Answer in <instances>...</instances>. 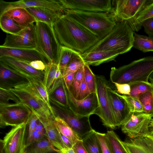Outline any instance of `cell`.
I'll use <instances>...</instances> for the list:
<instances>
[{
	"mask_svg": "<svg viewBox=\"0 0 153 153\" xmlns=\"http://www.w3.org/2000/svg\"><path fill=\"white\" fill-rule=\"evenodd\" d=\"M61 46L82 53L96 44L99 38L64 13L53 25Z\"/></svg>",
	"mask_w": 153,
	"mask_h": 153,
	"instance_id": "cell-1",
	"label": "cell"
},
{
	"mask_svg": "<svg viewBox=\"0 0 153 153\" xmlns=\"http://www.w3.org/2000/svg\"><path fill=\"white\" fill-rule=\"evenodd\" d=\"M64 14L101 39L115 26L117 21L113 15L104 12H94L65 9Z\"/></svg>",
	"mask_w": 153,
	"mask_h": 153,
	"instance_id": "cell-2",
	"label": "cell"
},
{
	"mask_svg": "<svg viewBox=\"0 0 153 153\" xmlns=\"http://www.w3.org/2000/svg\"><path fill=\"white\" fill-rule=\"evenodd\" d=\"M134 32L126 21L117 22L104 37L85 52L94 51H114L120 54L127 53L133 47Z\"/></svg>",
	"mask_w": 153,
	"mask_h": 153,
	"instance_id": "cell-3",
	"label": "cell"
},
{
	"mask_svg": "<svg viewBox=\"0 0 153 153\" xmlns=\"http://www.w3.org/2000/svg\"><path fill=\"white\" fill-rule=\"evenodd\" d=\"M153 72V56L134 60L118 68H111L110 79L113 83H128L136 81L149 82Z\"/></svg>",
	"mask_w": 153,
	"mask_h": 153,
	"instance_id": "cell-4",
	"label": "cell"
},
{
	"mask_svg": "<svg viewBox=\"0 0 153 153\" xmlns=\"http://www.w3.org/2000/svg\"><path fill=\"white\" fill-rule=\"evenodd\" d=\"M8 90L18 98L20 103L27 106L42 121L54 119L43 99L28 81Z\"/></svg>",
	"mask_w": 153,
	"mask_h": 153,
	"instance_id": "cell-5",
	"label": "cell"
},
{
	"mask_svg": "<svg viewBox=\"0 0 153 153\" xmlns=\"http://www.w3.org/2000/svg\"><path fill=\"white\" fill-rule=\"evenodd\" d=\"M35 29L36 49L47 57L50 62L58 64L61 45L55 35L53 26L36 21Z\"/></svg>",
	"mask_w": 153,
	"mask_h": 153,
	"instance_id": "cell-6",
	"label": "cell"
},
{
	"mask_svg": "<svg viewBox=\"0 0 153 153\" xmlns=\"http://www.w3.org/2000/svg\"><path fill=\"white\" fill-rule=\"evenodd\" d=\"M111 14L117 22L126 21L134 32L138 31L142 25L137 19L139 13L153 3V0L114 1Z\"/></svg>",
	"mask_w": 153,
	"mask_h": 153,
	"instance_id": "cell-7",
	"label": "cell"
},
{
	"mask_svg": "<svg viewBox=\"0 0 153 153\" xmlns=\"http://www.w3.org/2000/svg\"><path fill=\"white\" fill-rule=\"evenodd\" d=\"M32 113L27 106L21 103H0V126L15 127L28 123Z\"/></svg>",
	"mask_w": 153,
	"mask_h": 153,
	"instance_id": "cell-8",
	"label": "cell"
},
{
	"mask_svg": "<svg viewBox=\"0 0 153 153\" xmlns=\"http://www.w3.org/2000/svg\"><path fill=\"white\" fill-rule=\"evenodd\" d=\"M96 92L98 107L94 114L101 119L103 125L114 129L116 127L107 93V81L102 75H95Z\"/></svg>",
	"mask_w": 153,
	"mask_h": 153,
	"instance_id": "cell-9",
	"label": "cell"
},
{
	"mask_svg": "<svg viewBox=\"0 0 153 153\" xmlns=\"http://www.w3.org/2000/svg\"><path fill=\"white\" fill-rule=\"evenodd\" d=\"M153 117L152 114L131 112L121 126L122 131L131 139L149 136V125Z\"/></svg>",
	"mask_w": 153,
	"mask_h": 153,
	"instance_id": "cell-10",
	"label": "cell"
},
{
	"mask_svg": "<svg viewBox=\"0 0 153 153\" xmlns=\"http://www.w3.org/2000/svg\"><path fill=\"white\" fill-rule=\"evenodd\" d=\"M28 123L14 127L6 133L1 140V153H24Z\"/></svg>",
	"mask_w": 153,
	"mask_h": 153,
	"instance_id": "cell-11",
	"label": "cell"
},
{
	"mask_svg": "<svg viewBox=\"0 0 153 153\" xmlns=\"http://www.w3.org/2000/svg\"><path fill=\"white\" fill-rule=\"evenodd\" d=\"M52 108L56 116L59 117L65 121L81 139L92 129L90 122V116L78 115L69 109L62 106Z\"/></svg>",
	"mask_w": 153,
	"mask_h": 153,
	"instance_id": "cell-12",
	"label": "cell"
},
{
	"mask_svg": "<svg viewBox=\"0 0 153 153\" xmlns=\"http://www.w3.org/2000/svg\"><path fill=\"white\" fill-rule=\"evenodd\" d=\"M0 46L13 48L36 49L35 24L30 25L16 35L7 34L4 43Z\"/></svg>",
	"mask_w": 153,
	"mask_h": 153,
	"instance_id": "cell-13",
	"label": "cell"
},
{
	"mask_svg": "<svg viewBox=\"0 0 153 153\" xmlns=\"http://www.w3.org/2000/svg\"><path fill=\"white\" fill-rule=\"evenodd\" d=\"M65 9L111 13L113 1L111 0H60Z\"/></svg>",
	"mask_w": 153,
	"mask_h": 153,
	"instance_id": "cell-14",
	"label": "cell"
},
{
	"mask_svg": "<svg viewBox=\"0 0 153 153\" xmlns=\"http://www.w3.org/2000/svg\"><path fill=\"white\" fill-rule=\"evenodd\" d=\"M65 86L70 109L76 115L82 117L90 116L94 114L98 107L96 92L91 93L85 99L78 100L72 95L65 83Z\"/></svg>",
	"mask_w": 153,
	"mask_h": 153,
	"instance_id": "cell-15",
	"label": "cell"
},
{
	"mask_svg": "<svg viewBox=\"0 0 153 153\" xmlns=\"http://www.w3.org/2000/svg\"><path fill=\"white\" fill-rule=\"evenodd\" d=\"M39 7L63 12L60 0H21L13 2L0 1V16L8 10L17 8Z\"/></svg>",
	"mask_w": 153,
	"mask_h": 153,
	"instance_id": "cell-16",
	"label": "cell"
},
{
	"mask_svg": "<svg viewBox=\"0 0 153 153\" xmlns=\"http://www.w3.org/2000/svg\"><path fill=\"white\" fill-rule=\"evenodd\" d=\"M107 91L111 111L117 127L121 126L131 113L125 100L109 86Z\"/></svg>",
	"mask_w": 153,
	"mask_h": 153,
	"instance_id": "cell-17",
	"label": "cell"
},
{
	"mask_svg": "<svg viewBox=\"0 0 153 153\" xmlns=\"http://www.w3.org/2000/svg\"><path fill=\"white\" fill-rule=\"evenodd\" d=\"M9 56L30 63L36 60L43 61L46 65L50 62L45 56L36 49L13 48L0 46V57Z\"/></svg>",
	"mask_w": 153,
	"mask_h": 153,
	"instance_id": "cell-18",
	"label": "cell"
},
{
	"mask_svg": "<svg viewBox=\"0 0 153 153\" xmlns=\"http://www.w3.org/2000/svg\"><path fill=\"white\" fill-rule=\"evenodd\" d=\"M0 61L16 73L28 74L43 82L44 71L34 68L29 65V63L7 56L0 57Z\"/></svg>",
	"mask_w": 153,
	"mask_h": 153,
	"instance_id": "cell-19",
	"label": "cell"
},
{
	"mask_svg": "<svg viewBox=\"0 0 153 153\" xmlns=\"http://www.w3.org/2000/svg\"><path fill=\"white\" fill-rule=\"evenodd\" d=\"M120 53L114 51H94L81 54L85 64L89 66H97L114 60Z\"/></svg>",
	"mask_w": 153,
	"mask_h": 153,
	"instance_id": "cell-20",
	"label": "cell"
},
{
	"mask_svg": "<svg viewBox=\"0 0 153 153\" xmlns=\"http://www.w3.org/2000/svg\"><path fill=\"white\" fill-rule=\"evenodd\" d=\"M63 75L58 64L50 62L46 65L44 71L43 83L49 95L62 82Z\"/></svg>",
	"mask_w": 153,
	"mask_h": 153,
	"instance_id": "cell-21",
	"label": "cell"
},
{
	"mask_svg": "<svg viewBox=\"0 0 153 153\" xmlns=\"http://www.w3.org/2000/svg\"><path fill=\"white\" fill-rule=\"evenodd\" d=\"M123 142L128 153H153V138L149 135Z\"/></svg>",
	"mask_w": 153,
	"mask_h": 153,
	"instance_id": "cell-22",
	"label": "cell"
},
{
	"mask_svg": "<svg viewBox=\"0 0 153 153\" xmlns=\"http://www.w3.org/2000/svg\"><path fill=\"white\" fill-rule=\"evenodd\" d=\"M27 81L25 78L0 61V88L8 89Z\"/></svg>",
	"mask_w": 153,
	"mask_h": 153,
	"instance_id": "cell-23",
	"label": "cell"
},
{
	"mask_svg": "<svg viewBox=\"0 0 153 153\" xmlns=\"http://www.w3.org/2000/svg\"><path fill=\"white\" fill-rule=\"evenodd\" d=\"M36 21L46 23L52 25L64 13L63 11L45 7H35L26 8Z\"/></svg>",
	"mask_w": 153,
	"mask_h": 153,
	"instance_id": "cell-24",
	"label": "cell"
},
{
	"mask_svg": "<svg viewBox=\"0 0 153 153\" xmlns=\"http://www.w3.org/2000/svg\"><path fill=\"white\" fill-rule=\"evenodd\" d=\"M3 15L9 16L20 26L25 28L36 22L34 18L24 8H13L7 11L2 15Z\"/></svg>",
	"mask_w": 153,
	"mask_h": 153,
	"instance_id": "cell-25",
	"label": "cell"
},
{
	"mask_svg": "<svg viewBox=\"0 0 153 153\" xmlns=\"http://www.w3.org/2000/svg\"><path fill=\"white\" fill-rule=\"evenodd\" d=\"M24 153H61L54 147L45 136L26 147Z\"/></svg>",
	"mask_w": 153,
	"mask_h": 153,
	"instance_id": "cell-26",
	"label": "cell"
},
{
	"mask_svg": "<svg viewBox=\"0 0 153 153\" xmlns=\"http://www.w3.org/2000/svg\"><path fill=\"white\" fill-rule=\"evenodd\" d=\"M53 120L52 119L46 122L42 121L45 130L46 136L50 142L54 147L60 151L64 149V147Z\"/></svg>",
	"mask_w": 153,
	"mask_h": 153,
	"instance_id": "cell-27",
	"label": "cell"
},
{
	"mask_svg": "<svg viewBox=\"0 0 153 153\" xmlns=\"http://www.w3.org/2000/svg\"><path fill=\"white\" fill-rule=\"evenodd\" d=\"M50 101L56 106H62L69 109L63 79L49 95Z\"/></svg>",
	"mask_w": 153,
	"mask_h": 153,
	"instance_id": "cell-28",
	"label": "cell"
},
{
	"mask_svg": "<svg viewBox=\"0 0 153 153\" xmlns=\"http://www.w3.org/2000/svg\"><path fill=\"white\" fill-rule=\"evenodd\" d=\"M96 132L92 129L82 138L84 146L88 153H102Z\"/></svg>",
	"mask_w": 153,
	"mask_h": 153,
	"instance_id": "cell-29",
	"label": "cell"
},
{
	"mask_svg": "<svg viewBox=\"0 0 153 153\" xmlns=\"http://www.w3.org/2000/svg\"><path fill=\"white\" fill-rule=\"evenodd\" d=\"M53 122L57 130L70 139L73 145L77 141L81 139L78 135L59 117L56 116Z\"/></svg>",
	"mask_w": 153,
	"mask_h": 153,
	"instance_id": "cell-30",
	"label": "cell"
},
{
	"mask_svg": "<svg viewBox=\"0 0 153 153\" xmlns=\"http://www.w3.org/2000/svg\"><path fill=\"white\" fill-rule=\"evenodd\" d=\"M81 54L80 52L71 48L61 46L57 64L63 75L69 62L74 57Z\"/></svg>",
	"mask_w": 153,
	"mask_h": 153,
	"instance_id": "cell-31",
	"label": "cell"
},
{
	"mask_svg": "<svg viewBox=\"0 0 153 153\" xmlns=\"http://www.w3.org/2000/svg\"><path fill=\"white\" fill-rule=\"evenodd\" d=\"M0 27L4 32L11 35H16L25 28L20 26L9 16L4 15L0 16Z\"/></svg>",
	"mask_w": 153,
	"mask_h": 153,
	"instance_id": "cell-32",
	"label": "cell"
},
{
	"mask_svg": "<svg viewBox=\"0 0 153 153\" xmlns=\"http://www.w3.org/2000/svg\"><path fill=\"white\" fill-rule=\"evenodd\" d=\"M133 47L144 53L153 51V37L140 35L134 32Z\"/></svg>",
	"mask_w": 153,
	"mask_h": 153,
	"instance_id": "cell-33",
	"label": "cell"
},
{
	"mask_svg": "<svg viewBox=\"0 0 153 153\" xmlns=\"http://www.w3.org/2000/svg\"><path fill=\"white\" fill-rule=\"evenodd\" d=\"M106 135L112 153H128L123 141L113 131H108Z\"/></svg>",
	"mask_w": 153,
	"mask_h": 153,
	"instance_id": "cell-34",
	"label": "cell"
},
{
	"mask_svg": "<svg viewBox=\"0 0 153 153\" xmlns=\"http://www.w3.org/2000/svg\"><path fill=\"white\" fill-rule=\"evenodd\" d=\"M131 91L129 96L137 97L138 95L148 91H153V84L150 82H134L128 83Z\"/></svg>",
	"mask_w": 153,
	"mask_h": 153,
	"instance_id": "cell-35",
	"label": "cell"
},
{
	"mask_svg": "<svg viewBox=\"0 0 153 153\" xmlns=\"http://www.w3.org/2000/svg\"><path fill=\"white\" fill-rule=\"evenodd\" d=\"M140 101L144 113L151 114L153 111V91H148L137 97Z\"/></svg>",
	"mask_w": 153,
	"mask_h": 153,
	"instance_id": "cell-36",
	"label": "cell"
},
{
	"mask_svg": "<svg viewBox=\"0 0 153 153\" xmlns=\"http://www.w3.org/2000/svg\"><path fill=\"white\" fill-rule=\"evenodd\" d=\"M84 66L76 72L73 81L68 89L72 95L76 99L77 97L80 85L84 78Z\"/></svg>",
	"mask_w": 153,
	"mask_h": 153,
	"instance_id": "cell-37",
	"label": "cell"
},
{
	"mask_svg": "<svg viewBox=\"0 0 153 153\" xmlns=\"http://www.w3.org/2000/svg\"><path fill=\"white\" fill-rule=\"evenodd\" d=\"M85 65L81 56V54L75 56L69 62L66 66L63 77L70 73L76 72Z\"/></svg>",
	"mask_w": 153,
	"mask_h": 153,
	"instance_id": "cell-38",
	"label": "cell"
},
{
	"mask_svg": "<svg viewBox=\"0 0 153 153\" xmlns=\"http://www.w3.org/2000/svg\"><path fill=\"white\" fill-rule=\"evenodd\" d=\"M84 68V79L91 93L96 92L95 75L93 73L89 66L85 64Z\"/></svg>",
	"mask_w": 153,
	"mask_h": 153,
	"instance_id": "cell-39",
	"label": "cell"
},
{
	"mask_svg": "<svg viewBox=\"0 0 153 153\" xmlns=\"http://www.w3.org/2000/svg\"><path fill=\"white\" fill-rule=\"evenodd\" d=\"M122 95L126 101L131 112H143L142 105L137 97L131 96Z\"/></svg>",
	"mask_w": 153,
	"mask_h": 153,
	"instance_id": "cell-40",
	"label": "cell"
},
{
	"mask_svg": "<svg viewBox=\"0 0 153 153\" xmlns=\"http://www.w3.org/2000/svg\"><path fill=\"white\" fill-rule=\"evenodd\" d=\"M10 100L16 103H20L18 98L9 90L0 88V103H9Z\"/></svg>",
	"mask_w": 153,
	"mask_h": 153,
	"instance_id": "cell-41",
	"label": "cell"
},
{
	"mask_svg": "<svg viewBox=\"0 0 153 153\" xmlns=\"http://www.w3.org/2000/svg\"><path fill=\"white\" fill-rule=\"evenodd\" d=\"M153 17V3L140 11L138 14L137 19L141 24L144 20Z\"/></svg>",
	"mask_w": 153,
	"mask_h": 153,
	"instance_id": "cell-42",
	"label": "cell"
},
{
	"mask_svg": "<svg viewBox=\"0 0 153 153\" xmlns=\"http://www.w3.org/2000/svg\"><path fill=\"white\" fill-rule=\"evenodd\" d=\"M96 134L100 144L102 153H112L107 141L106 134L96 132Z\"/></svg>",
	"mask_w": 153,
	"mask_h": 153,
	"instance_id": "cell-43",
	"label": "cell"
},
{
	"mask_svg": "<svg viewBox=\"0 0 153 153\" xmlns=\"http://www.w3.org/2000/svg\"><path fill=\"white\" fill-rule=\"evenodd\" d=\"M39 119V118L32 112L27 124L28 130L27 133L26 142L29 140L34 130L36 123Z\"/></svg>",
	"mask_w": 153,
	"mask_h": 153,
	"instance_id": "cell-44",
	"label": "cell"
},
{
	"mask_svg": "<svg viewBox=\"0 0 153 153\" xmlns=\"http://www.w3.org/2000/svg\"><path fill=\"white\" fill-rule=\"evenodd\" d=\"M91 93L84 78L80 85L76 100H83L87 97Z\"/></svg>",
	"mask_w": 153,
	"mask_h": 153,
	"instance_id": "cell-45",
	"label": "cell"
},
{
	"mask_svg": "<svg viewBox=\"0 0 153 153\" xmlns=\"http://www.w3.org/2000/svg\"><path fill=\"white\" fill-rule=\"evenodd\" d=\"M141 24L149 36L153 37V17L144 20L141 23Z\"/></svg>",
	"mask_w": 153,
	"mask_h": 153,
	"instance_id": "cell-46",
	"label": "cell"
},
{
	"mask_svg": "<svg viewBox=\"0 0 153 153\" xmlns=\"http://www.w3.org/2000/svg\"><path fill=\"white\" fill-rule=\"evenodd\" d=\"M117 89V93L123 95L129 96L131 91L130 85L128 83L120 84L114 83Z\"/></svg>",
	"mask_w": 153,
	"mask_h": 153,
	"instance_id": "cell-47",
	"label": "cell"
},
{
	"mask_svg": "<svg viewBox=\"0 0 153 153\" xmlns=\"http://www.w3.org/2000/svg\"><path fill=\"white\" fill-rule=\"evenodd\" d=\"M45 136V134L34 130L29 140L26 142V147L33 142L40 140Z\"/></svg>",
	"mask_w": 153,
	"mask_h": 153,
	"instance_id": "cell-48",
	"label": "cell"
},
{
	"mask_svg": "<svg viewBox=\"0 0 153 153\" xmlns=\"http://www.w3.org/2000/svg\"><path fill=\"white\" fill-rule=\"evenodd\" d=\"M72 148L75 153H88L84 146L82 139L78 140L75 143Z\"/></svg>",
	"mask_w": 153,
	"mask_h": 153,
	"instance_id": "cell-49",
	"label": "cell"
},
{
	"mask_svg": "<svg viewBox=\"0 0 153 153\" xmlns=\"http://www.w3.org/2000/svg\"><path fill=\"white\" fill-rule=\"evenodd\" d=\"M29 65L34 68L38 70L44 71L46 65L43 61L36 60L32 61L29 63Z\"/></svg>",
	"mask_w": 153,
	"mask_h": 153,
	"instance_id": "cell-50",
	"label": "cell"
},
{
	"mask_svg": "<svg viewBox=\"0 0 153 153\" xmlns=\"http://www.w3.org/2000/svg\"><path fill=\"white\" fill-rule=\"evenodd\" d=\"M58 132L60 139L64 146V149L72 148L73 144L70 139L59 131Z\"/></svg>",
	"mask_w": 153,
	"mask_h": 153,
	"instance_id": "cell-51",
	"label": "cell"
},
{
	"mask_svg": "<svg viewBox=\"0 0 153 153\" xmlns=\"http://www.w3.org/2000/svg\"><path fill=\"white\" fill-rule=\"evenodd\" d=\"M76 72L70 73L63 77L65 85L68 89L73 81Z\"/></svg>",
	"mask_w": 153,
	"mask_h": 153,
	"instance_id": "cell-52",
	"label": "cell"
},
{
	"mask_svg": "<svg viewBox=\"0 0 153 153\" xmlns=\"http://www.w3.org/2000/svg\"><path fill=\"white\" fill-rule=\"evenodd\" d=\"M149 135L153 138V117L151 119L149 125Z\"/></svg>",
	"mask_w": 153,
	"mask_h": 153,
	"instance_id": "cell-53",
	"label": "cell"
},
{
	"mask_svg": "<svg viewBox=\"0 0 153 153\" xmlns=\"http://www.w3.org/2000/svg\"><path fill=\"white\" fill-rule=\"evenodd\" d=\"M60 151L61 153H75L72 148L64 149Z\"/></svg>",
	"mask_w": 153,
	"mask_h": 153,
	"instance_id": "cell-54",
	"label": "cell"
},
{
	"mask_svg": "<svg viewBox=\"0 0 153 153\" xmlns=\"http://www.w3.org/2000/svg\"><path fill=\"white\" fill-rule=\"evenodd\" d=\"M149 81L150 82L153 84V72L149 76Z\"/></svg>",
	"mask_w": 153,
	"mask_h": 153,
	"instance_id": "cell-55",
	"label": "cell"
},
{
	"mask_svg": "<svg viewBox=\"0 0 153 153\" xmlns=\"http://www.w3.org/2000/svg\"><path fill=\"white\" fill-rule=\"evenodd\" d=\"M153 115V111L152 112V113H151Z\"/></svg>",
	"mask_w": 153,
	"mask_h": 153,
	"instance_id": "cell-56",
	"label": "cell"
}]
</instances>
